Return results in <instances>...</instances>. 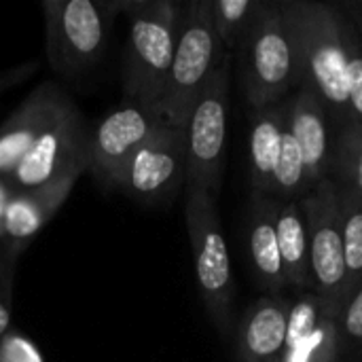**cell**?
<instances>
[{
	"mask_svg": "<svg viewBox=\"0 0 362 362\" xmlns=\"http://www.w3.org/2000/svg\"><path fill=\"white\" fill-rule=\"evenodd\" d=\"M280 206L282 204L269 195H252L246 218V238L255 278L269 295H278L282 288H286L278 246Z\"/></svg>",
	"mask_w": 362,
	"mask_h": 362,
	"instance_id": "e0dca14e",
	"label": "cell"
},
{
	"mask_svg": "<svg viewBox=\"0 0 362 362\" xmlns=\"http://www.w3.org/2000/svg\"><path fill=\"white\" fill-rule=\"evenodd\" d=\"M225 57L212 23V0L182 4L174 59L159 102V115L168 125L185 129L193 104Z\"/></svg>",
	"mask_w": 362,
	"mask_h": 362,
	"instance_id": "277c9868",
	"label": "cell"
},
{
	"mask_svg": "<svg viewBox=\"0 0 362 362\" xmlns=\"http://www.w3.org/2000/svg\"><path fill=\"white\" fill-rule=\"evenodd\" d=\"M308 218L312 293L341 310L348 299V269L339 227V189L335 180H325L301 197Z\"/></svg>",
	"mask_w": 362,
	"mask_h": 362,
	"instance_id": "9c48e42d",
	"label": "cell"
},
{
	"mask_svg": "<svg viewBox=\"0 0 362 362\" xmlns=\"http://www.w3.org/2000/svg\"><path fill=\"white\" fill-rule=\"evenodd\" d=\"M286 110H288V102L280 100L276 104H269L252 112L250 140H248L252 195L272 197L274 170L278 165L282 138L286 132Z\"/></svg>",
	"mask_w": 362,
	"mask_h": 362,
	"instance_id": "ac0fdd59",
	"label": "cell"
},
{
	"mask_svg": "<svg viewBox=\"0 0 362 362\" xmlns=\"http://www.w3.org/2000/svg\"><path fill=\"white\" fill-rule=\"evenodd\" d=\"M308 195V180H305V163L303 155L299 151L297 140L293 134L284 132L282 138V148H280V159L274 170V180H272V197L282 202H295Z\"/></svg>",
	"mask_w": 362,
	"mask_h": 362,
	"instance_id": "44dd1931",
	"label": "cell"
},
{
	"mask_svg": "<svg viewBox=\"0 0 362 362\" xmlns=\"http://www.w3.org/2000/svg\"><path fill=\"white\" fill-rule=\"evenodd\" d=\"M291 303L278 295L257 299L235 329V361L282 362Z\"/></svg>",
	"mask_w": 362,
	"mask_h": 362,
	"instance_id": "9a60e30c",
	"label": "cell"
},
{
	"mask_svg": "<svg viewBox=\"0 0 362 362\" xmlns=\"http://www.w3.org/2000/svg\"><path fill=\"white\" fill-rule=\"evenodd\" d=\"M11 269L4 267L0 272V339L6 335L11 325Z\"/></svg>",
	"mask_w": 362,
	"mask_h": 362,
	"instance_id": "4316f807",
	"label": "cell"
},
{
	"mask_svg": "<svg viewBox=\"0 0 362 362\" xmlns=\"http://www.w3.org/2000/svg\"><path fill=\"white\" fill-rule=\"evenodd\" d=\"M229 119V57L216 68L197 102L193 104L187 125V187L208 191L214 199L221 193Z\"/></svg>",
	"mask_w": 362,
	"mask_h": 362,
	"instance_id": "ba28073f",
	"label": "cell"
},
{
	"mask_svg": "<svg viewBox=\"0 0 362 362\" xmlns=\"http://www.w3.org/2000/svg\"><path fill=\"white\" fill-rule=\"evenodd\" d=\"M187 178L185 129L163 125L121 168L112 189L140 199L159 202L174 193Z\"/></svg>",
	"mask_w": 362,
	"mask_h": 362,
	"instance_id": "30bf717a",
	"label": "cell"
},
{
	"mask_svg": "<svg viewBox=\"0 0 362 362\" xmlns=\"http://www.w3.org/2000/svg\"><path fill=\"white\" fill-rule=\"evenodd\" d=\"M280 4L297 42L299 85L314 91L322 100L329 117L344 127L352 121V110L346 83L341 15L337 6L310 0H288Z\"/></svg>",
	"mask_w": 362,
	"mask_h": 362,
	"instance_id": "6da1fadb",
	"label": "cell"
},
{
	"mask_svg": "<svg viewBox=\"0 0 362 362\" xmlns=\"http://www.w3.org/2000/svg\"><path fill=\"white\" fill-rule=\"evenodd\" d=\"M339 189V227L344 240V259L348 269V297L362 284V197L354 191Z\"/></svg>",
	"mask_w": 362,
	"mask_h": 362,
	"instance_id": "ffe728a7",
	"label": "cell"
},
{
	"mask_svg": "<svg viewBox=\"0 0 362 362\" xmlns=\"http://www.w3.org/2000/svg\"><path fill=\"white\" fill-rule=\"evenodd\" d=\"M13 195V189L8 185V180L0 178V238H2V227H4V212H6V204Z\"/></svg>",
	"mask_w": 362,
	"mask_h": 362,
	"instance_id": "83f0119b",
	"label": "cell"
},
{
	"mask_svg": "<svg viewBox=\"0 0 362 362\" xmlns=\"http://www.w3.org/2000/svg\"><path fill=\"white\" fill-rule=\"evenodd\" d=\"M163 125V117L140 102L125 100L110 110L91 132L89 140V170L98 182L112 189V182L125 161L151 140Z\"/></svg>",
	"mask_w": 362,
	"mask_h": 362,
	"instance_id": "8fae6325",
	"label": "cell"
},
{
	"mask_svg": "<svg viewBox=\"0 0 362 362\" xmlns=\"http://www.w3.org/2000/svg\"><path fill=\"white\" fill-rule=\"evenodd\" d=\"M76 180H78L76 176H70L47 187H38L30 191H13L6 204L4 227H2V238L6 240L11 255L23 250L38 235V231L51 221V216L70 195Z\"/></svg>",
	"mask_w": 362,
	"mask_h": 362,
	"instance_id": "2e32d148",
	"label": "cell"
},
{
	"mask_svg": "<svg viewBox=\"0 0 362 362\" xmlns=\"http://www.w3.org/2000/svg\"><path fill=\"white\" fill-rule=\"evenodd\" d=\"M339 335L341 352L362 348V284L354 293H350L339 310Z\"/></svg>",
	"mask_w": 362,
	"mask_h": 362,
	"instance_id": "d4e9b609",
	"label": "cell"
},
{
	"mask_svg": "<svg viewBox=\"0 0 362 362\" xmlns=\"http://www.w3.org/2000/svg\"><path fill=\"white\" fill-rule=\"evenodd\" d=\"M278 246L286 286L312 293L308 218L301 199L284 202L278 214Z\"/></svg>",
	"mask_w": 362,
	"mask_h": 362,
	"instance_id": "d6986e66",
	"label": "cell"
},
{
	"mask_svg": "<svg viewBox=\"0 0 362 362\" xmlns=\"http://www.w3.org/2000/svg\"><path fill=\"white\" fill-rule=\"evenodd\" d=\"M341 38L346 51V83L350 95V110L352 119L362 123V34L361 30L341 13Z\"/></svg>",
	"mask_w": 362,
	"mask_h": 362,
	"instance_id": "cb8c5ba5",
	"label": "cell"
},
{
	"mask_svg": "<svg viewBox=\"0 0 362 362\" xmlns=\"http://www.w3.org/2000/svg\"><path fill=\"white\" fill-rule=\"evenodd\" d=\"M185 218L202 301L216 331L229 337L233 331L235 280L216 199L204 189L187 187Z\"/></svg>",
	"mask_w": 362,
	"mask_h": 362,
	"instance_id": "5b68a950",
	"label": "cell"
},
{
	"mask_svg": "<svg viewBox=\"0 0 362 362\" xmlns=\"http://www.w3.org/2000/svg\"><path fill=\"white\" fill-rule=\"evenodd\" d=\"M286 127L297 140L303 155L310 193L314 187L329 180V172L333 168L335 140L331 134V119L322 100L314 91L301 87L299 93L288 100Z\"/></svg>",
	"mask_w": 362,
	"mask_h": 362,
	"instance_id": "4fadbf2b",
	"label": "cell"
},
{
	"mask_svg": "<svg viewBox=\"0 0 362 362\" xmlns=\"http://www.w3.org/2000/svg\"><path fill=\"white\" fill-rule=\"evenodd\" d=\"M339 308L316 293H305L291 303L282 362H339Z\"/></svg>",
	"mask_w": 362,
	"mask_h": 362,
	"instance_id": "7c38bea8",
	"label": "cell"
},
{
	"mask_svg": "<svg viewBox=\"0 0 362 362\" xmlns=\"http://www.w3.org/2000/svg\"><path fill=\"white\" fill-rule=\"evenodd\" d=\"M127 15V45L123 55L125 100L159 112V102L174 59L182 4L176 0H119Z\"/></svg>",
	"mask_w": 362,
	"mask_h": 362,
	"instance_id": "7a4b0ae2",
	"label": "cell"
},
{
	"mask_svg": "<svg viewBox=\"0 0 362 362\" xmlns=\"http://www.w3.org/2000/svg\"><path fill=\"white\" fill-rule=\"evenodd\" d=\"M91 132L76 104L68 98L47 123L30 151L6 178L13 191H30L89 170Z\"/></svg>",
	"mask_w": 362,
	"mask_h": 362,
	"instance_id": "52a82bcc",
	"label": "cell"
},
{
	"mask_svg": "<svg viewBox=\"0 0 362 362\" xmlns=\"http://www.w3.org/2000/svg\"><path fill=\"white\" fill-rule=\"evenodd\" d=\"M259 4L261 0H212V23L225 53L238 49Z\"/></svg>",
	"mask_w": 362,
	"mask_h": 362,
	"instance_id": "603a6c76",
	"label": "cell"
},
{
	"mask_svg": "<svg viewBox=\"0 0 362 362\" xmlns=\"http://www.w3.org/2000/svg\"><path fill=\"white\" fill-rule=\"evenodd\" d=\"M242 85L252 110L276 104L297 83L299 59L291 23L280 2H261L240 42Z\"/></svg>",
	"mask_w": 362,
	"mask_h": 362,
	"instance_id": "3957f363",
	"label": "cell"
},
{
	"mask_svg": "<svg viewBox=\"0 0 362 362\" xmlns=\"http://www.w3.org/2000/svg\"><path fill=\"white\" fill-rule=\"evenodd\" d=\"M0 362H45V358L25 335L6 331L0 339Z\"/></svg>",
	"mask_w": 362,
	"mask_h": 362,
	"instance_id": "484cf974",
	"label": "cell"
},
{
	"mask_svg": "<svg viewBox=\"0 0 362 362\" xmlns=\"http://www.w3.org/2000/svg\"><path fill=\"white\" fill-rule=\"evenodd\" d=\"M68 95L55 83L38 85L23 104L0 125V178H8L34 140L57 115Z\"/></svg>",
	"mask_w": 362,
	"mask_h": 362,
	"instance_id": "5bb4252c",
	"label": "cell"
},
{
	"mask_svg": "<svg viewBox=\"0 0 362 362\" xmlns=\"http://www.w3.org/2000/svg\"><path fill=\"white\" fill-rule=\"evenodd\" d=\"M117 0H45L47 57L55 74L74 81L104 55Z\"/></svg>",
	"mask_w": 362,
	"mask_h": 362,
	"instance_id": "8992f818",
	"label": "cell"
},
{
	"mask_svg": "<svg viewBox=\"0 0 362 362\" xmlns=\"http://www.w3.org/2000/svg\"><path fill=\"white\" fill-rule=\"evenodd\" d=\"M331 172L337 174L335 182L362 197V123L354 119L341 127L335 140Z\"/></svg>",
	"mask_w": 362,
	"mask_h": 362,
	"instance_id": "7402d4cb",
	"label": "cell"
}]
</instances>
